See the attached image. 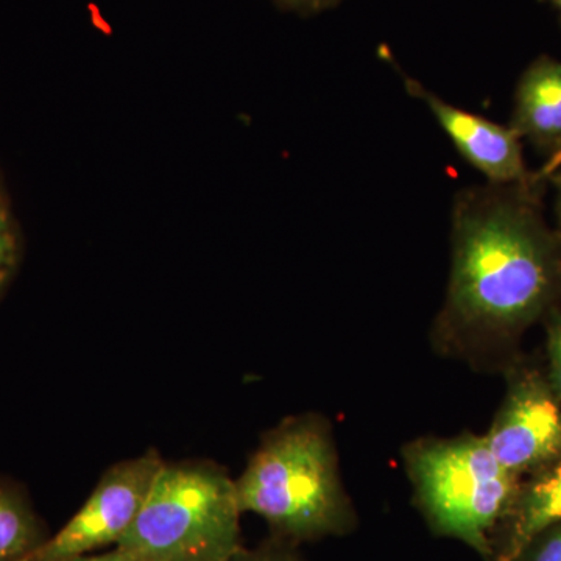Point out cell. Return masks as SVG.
<instances>
[{
  "mask_svg": "<svg viewBox=\"0 0 561 561\" xmlns=\"http://www.w3.org/2000/svg\"><path fill=\"white\" fill-rule=\"evenodd\" d=\"M529 187L468 191L457 201L446 316L461 331L515 334L559 297L560 239L542 221Z\"/></svg>",
  "mask_w": 561,
  "mask_h": 561,
  "instance_id": "cell-1",
  "label": "cell"
},
{
  "mask_svg": "<svg viewBox=\"0 0 561 561\" xmlns=\"http://www.w3.org/2000/svg\"><path fill=\"white\" fill-rule=\"evenodd\" d=\"M239 507L294 540H311L342 526L346 501L331 432L320 416L284 420L236 479Z\"/></svg>",
  "mask_w": 561,
  "mask_h": 561,
  "instance_id": "cell-2",
  "label": "cell"
},
{
  "mask_svg": "<svg viewBox=\"0 0 561 561\" xmlns=\"http://www.w3.org/2000/svg\"><path fill=\"white\" fill-rule=\"evenodd\" d=\"M236 479L213 460L164 461L116 548L144 561H227L241 551Z\"/></svg>",
  "mask_w": 561,
  "mask_h": 561,
  "instance_id": "cell-3",
  "label": "cell"
},
{
  "mask_svg": "<svg viewBox=\"0 0 561 561\" xmlns=\"http://www.w3.org/2000/svg\"><path fill=\"white\" fill-rule=\"evenodd\" d=\"M405 463L437 530L490 556V531L507 518L522 483L496 460L485 437L419 442L405 449Z\"/></svg>",
  "mask_w": 561,
  "mask_h": 561,
  "instance_id": "cell-4",
  "label": "cell"
},
{
  "mask_svg": "<svg viewBox=\"0 0 561 561\" xmlns=\"http://www.w3.org/2000/svg\"><path fill=\"white\" fill-rule=\"evenodd\" d=\"M164 461L151 448L111 465L80 511L28 561H61L116 548L142 511Z\"/></svg>",
  "mask_w": 561,
  "mask_h": 561,
  "instance_id": "cell-5",
  "label": "cell"
},
{
  "mask_svg": "<svg viewBox=\"0 0 561 561\" xmlns=\"http://www.w3.org/2000/svg\"><path fill=\"white\" fill-rule=\"evenodd\" d=\"M485 440L518 478L561 460V400L549 379L535 371L515 376Z\"/></svg>",
  "mask_w": 561,
  "mask_h": 561,
  "instance_id": "cell-6",
  "label": "cell"
},
{
  "mask_svg": "<svg viewBox=\"0 0 561 561\" xmlns=\"http://www.w3.org/2000/svg\"><path fill=\"white\" fill-rule=\"evenodd\" d=\"M405 88L426 103L443 131L453 140L465 161L494 184L531 186L537 184L524 162L522 144L511 127H502L476 116L424 90L419 81L405 79Z\"/></svg>",
  "mask_w": 561,
  "mask_h": 561,
  "instance_id": "cell-7",
  "label": "cell"
},
{
  "mask_svg": "<svg viewBox=\"0 0 561 561\" xmlns=\"http://www.w3.org/2000/svg\"><path fill=\"white\" fill-rule=\"evenodd\" d=\"M511 128L551 157L561 150V61L541 57L519 80ZM549 157V158H551Z\"/></svg>",
  "mask_w": 561,
  "mask_h": 561,
  "instance_id": "cell-8",
  "label": "cell"
},
{
  "mask_svg": "<svg viewBox=\"0 0 561 561\" xmlns=\"http://www.w3.org/2000/svg\"><path fill=\"white\" fill-rule=\"evenodd\" d=\"M505 519L507 535L497 561H519L542 531L561 523V460L519 486Z\"/></svg>",
  "mask_w": 561,
  "mask_h": 561,
  "instance_id": "cell-9",
  "label": "cell"
},
{
  "mask_svg": "<svg viewBox=\"0 0 561 561\" xmlns=\"http://www.w3.org/2000/svg\"><path fill=\"white\" fill-rule=\"evenodd\" d=\"M47 538L27 497L0 481V561H28Z\"/></svg>",
  "mask_w": 561,
  "mask_h": 561,
  "instance_id": "cell-10",
  "label": "cell"
},
{
  "mask_svg": "<svg viewBox=\"0 0 561 561\" xmlns=\"http://www.w3.org/2000/svg\"><path fill=\"white\" fill-rule=\"evenodd\" d=\"M18 260H20V236L9 209H0V291L5 289L16 271Z\"/></svg>",
  "mask_w": 561,
  "mask_h": 561,
  "instance_id": "cell-11",
  "label": "cell"
},
{
  "mask_svg": "<svg viewBox=\"0 0 561 561\" xmlns=\"http://www.w3.org/2000/svg\"><path fill=\"white\" fill-rule=\"evenodd\" d=\"M519 561H561V523L542 531Z\"/></svg>",
  "mask_w": 561,
  "mask_h": 561,
  "instance_id": "cell-12",
  "label": "cell"
},
{
  "mask_svg": "<svg viewBox=\"0 0 561 561\" xmlns=\"http://www.w3.org/2000/svg\"><path fill=\"white\" fill-rule=\"evenodd\" d=\"M549 375L552 389L561 400V312H557L548 330Z\"/></svg>",
  "mask_w": 561,
  "mask_h": 561,
  "instance_id": "cell-13",
  "label": "cell"
},
{
  "mask_svg": "<svg viewBox=\"0 0 561 561\" xmlns=\"http://www.w3.org/2000/svg\"><path fill=\"white\" fill-rule=\"evenodd\" d=\"M280 10L298 14H316L337 5L341 0H273Z\"/></svg>",
  "mask_w": 561,
  "mask_h": 561,
  "instance_id": "cell-14",
  "label": "cell"
},
{
  "mask_svg": "<svg viewBox=\"0 0 561 561\" xmlns=\"http://www.w3.org/2000/svg\"><path fill=\"white\" fill-rule=\"evenodd\" d=\"M61 561H144L135 553L121 548H111L110 551L88 553V556L73 557Z\"/></svg>",
  "mask_w": 561,
  "mask_h": 561,
  "instance_id": "cell-15",
  "label": "cell"
},
{
  "mask_svg": "<svg viewBox=\"0 0 561 561\" xmlns=\"http://www.w3.org/2000/svg\"><path fill=\"white\" fill-rule=\"evenodd\" d=\"M227 561H295L290 559L286 553H279L278 551H260L250 552L245 549L236 552L234 556L230 557Z\"/></svg>",
  "mask_w": 561,
  "mask_h": 561,
  "instance_id": "cell-16",
  "label": "cell"
},
{
  "mask_svg": "<svg viewBox=\"0 0 561 561\" xmlns=\"http://www.w3.org/2000/svg\"><path fill=\"white\" fill-rule=\"evenodd\" d=\"M561 168V150L559 153L553 154V157L549 158V161L546 162L545 168L541 169L537 175H534L535 183H538L540 180L551 179L553 173L559 171Z\"/></svg>",
  "mask_w": 561,
  "mask_h": 561,
  "instance_id": "cell-17",
  "label": "cell"
},
{
  "mask_svg": "<svg viewBox=\"0 0 561 561\" xmlns=\"http://www.w3.org/2000/svg\"><path fill=\"white\" fill-rule=\"evenodd\" d=\"M551 179H553V181H556V186H557L556 214H557V224H559V231L561 234V168L559 169V171L553 173Z\"/></svg>",
  "mask_w": 561,
  "mask_h": 561,
  "instance_id": "cell-18",
  "label": "cell"
},
{
  "mask_svg": "<svg viewBox=\"0 0 561 561\" xmlns=\"http://www.w3.org/2000/svg\"><path fill=\"white\" fill-rule=\"evenodd\" d=\"M545 2L551 3L553 9L559 11V13L561 14V0H545Z\"/></svg>",
  "mask_w": 561,
  "mask_h": 561,
  "instance_id": "cell-19",
  "label": "cell"
},
{
  "mask_svg": "<svg viewBox=\"0 0 561 561\" xmlns=\"http://www.w3.org/2000/svg\"><path fill=\"white\" fill-rule=\"evenodd\" d=\"M0 209H7L5 202H3L2 191H0Z\"/></svg>",
  "mask_w": 561,
  "mask_h": 561,
  "instance_id": "cell-20",
  "label": "cell"
}]
</instances>
